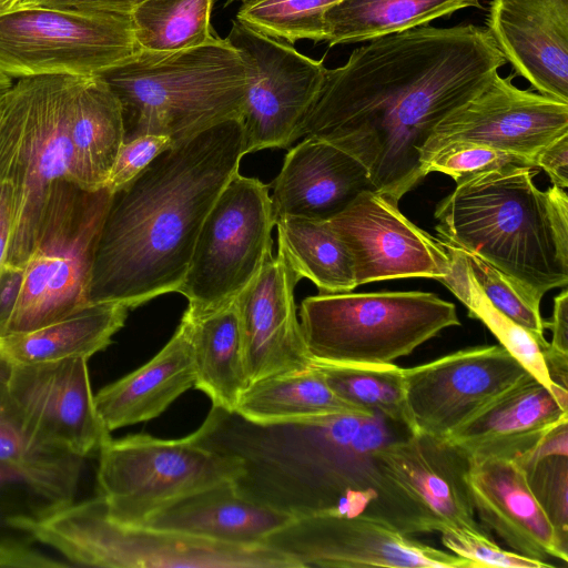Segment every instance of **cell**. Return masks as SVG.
Returning a JSON list of instances; mask_svg holds the SVG:
<instances>
[{"mask_svg": "<svg viewBox=\"0 0 568 568\" xmlns=\"http://www.w3.org/2000/svg\"><path fill=\"white\" fill-rule=\"evenodd\" d=\"M129 310L119 302L89 303L37 328L0 335V355L10 365L89 359L112 343Z\"/></svg>", "mask_w": 568, "mask_h": 568, "instance_id": "cell-29", "label": "cell"}, {"mask_svg": "<svg viewBox=\"0 0 568 568\" xmlns=\"http://www.w3.org/2000/svg\"><path fill=\"white\" fill-rule=\"evenodd\" d=\"M378 412L258 424L212 406L190 434L199 445L242 464L245 496L295 519L369 516L376 497L374 454L393 436Z\"/></svg>", "mask_w": 568, "mask_h": 568, "instance_id": "cell-3", "label": "cell"}, {"mask_svg": "<svg viewBox=\"0 0 568 568\" xmlns=\"http://www.w3.org/2000/svg\"><path fill=\"white\" fill-rule=\"evenodd\" d=\"M440 242L448 256V267L438 282L465 305L469 317L483 322L504 348L538 382L568 405V389L555 384L549 377L541 353L547 345L542 346L532 334L493 306L474 281L464 252L443 240Z\"/></svg>", "mask_w": 568, "mask_h": 568, "instance_id": "cell-34", "label": "cell"}, {"mask_svg": "<svg viewBox=\"0 0 568 568\" xmlns=\"http://www.w3.org/2000/svg\"><path fill=\"white\" fill-rule=\"evenodd\" d=\"M194 384L191 341L181 320L170 341L150 361L101 388L94 404L112 432L156 418Z\"/></svg>", "mask_w": 568, "mask_h": 568, "instance_id": "cell-26", "label": "cell"}, {"mask_svg": "<svg viewBox=\"0 0 568 568\" xmlns=\"http://www.w3.org/2000/svg\"><path fill=\"white\" fill-rule=\"evenodd\" d=\"M12 78L0 72V95L12 84Z\"/></svg>", "mask_w": 568, "mask_h": 568, "instance_id": "cell-52", "label": "cell"}, {"mask_svg": "<svg viewBox=\"0 0 568 568\" xmlns=\"http://www.w3.org/2000/svg\"><path fill=\"white\" fill-rule=\"evenodd\" d=\"M68 135V180L87 192L104 189L125 142V128L119 98L99 75L81 79Z\"/></svg>", "mask_w": 568, "mask_h": 568, "instance_id": "cell-27", "label": "cell"}, {"mask_svg": "<svg viewBox=\"0 0 568 568\" xmlns=\"http://www.w3.org/2000/svg\"><path fill=\"white\" fill-rule=\"evenodd\" d=\"M11 372V365L0 355V383H7Z\"/></svg>", "mask_w": 568, "mask_h": 568, "instance_id": "cell-51", "label": "cell"}, {"mask_svg": "<svg viewBox=\"0 0 568 568\" xmlns=\"http://www.w3.org/2000/svg\"><path fill=\"white\" fill-rule=\"evenodd\" d=\"M21 0H0V13L14 8Z\"/></svg>", "mask_w": 568, "mask_h": 568, "instance_id": "cell-53", "label": "cell"}, {"mask_svg": "<svg viewBox=\"0 0 568 568\" xmlns=\"http://www.w3.org/2000/svg\"><path fill=\"white\" fill-rule=\"evenodd\" d=\"M466 8L483 6L480 0H339L324 13V42L328 47L365 42Z\"/></svg>", "mask_w": 568, "mask_h": 568, "instance_id": "cell-32", "label": "cell"}, {"mask_svg": "<svg viewBox=\"0 0 568 568\" xmlns=\"http://www.w3.org/2000/svg\"><path fill=\"white\" fill-rule=\"evenodd\" d=\"M339 0H254L240 7L235 19L275 40L324 42V13Z\"/></svg>", "mask_w": 568, "mask_h": 568, "instance_id": "cell-37", "label": "cell"}, {"mask_svg": "<svg viewBox=\"0 0 568 568\" xmlns=\"http://www.w3.org/2000/svg\"><path fill=\"white\" fill-rule=\"evenodd\" d=\"M443 545L453 554L473 561L476 568H551L547 561L536 560L515 551L504 550L489 537L467 530L442 532Z\"/></svg>", "mask_w": 568, "mask_h": 568, "instance_id": "cell-42", "label": "cell"}, {"mask_svg": "<svg viewBox=\"0 0 568 568\" xmlns=\"http://www.w3.org/2000/svg\"><path fill=\"white\" fill-rule=\"evenodd\" d=\"M82 78H20L1 95L16 135L18 213L3 266L23 268L49 214L79 187L68 180L69 122Z\"/></svg>", "mask_w": 568, "mask_h": 568, "instance_id": "cell-8", "label": "cell"}, {"mask_svg": "<svg viewBox=\"0 0 568 568\" xmlns=\"http://www.w3.org/2000/svg\"><path fill=\"white\" fill-rule=\"evenodd\" d=\"M234 412L258 424L338 414H372L338 397L315 363L303 371L275 374L251 383L242 393Z\"/></svg>", "mask_w": 568, "mask_h": 568, "instance_id": "cell-31", "label": "cell"}, {"mask_svg": "<svg viewBox=\"0 0 568 568\" xmlns=\"http://www.w3.org/2000/svg\"><path fill=\"white\" fill-rule=\"evenodd\" d=\"M554 455L568 456V420L560 422L549 429L537 446L516 463L526 469L537 460Z\"/></svg>", "mask_w": 568, "mask_h": 568, "instance_id": "cell-48", "label": "cell"}, {"mask_svg": "<svg viewBox=\"0 0 568 568\" xmlns=\"http://www.w3.org/2000/svg\"><path fill=\"white\" fill-rule=\"evenodd\" d=\"M246 71V98L241 115L245 153L288 148L316 101L326 68L323 60L292 44L262 34L237 19L225 38Z\"/></svg>", "mask_w": 568, "mask_h": 568, "instance_id": "cell-14", "label": "cell"}, {"mask_svg": "<svg viewBox=\"0 0 568 568\" xmlns=\"http://www.w3.org/2000/svg\"><path fill=\"white\" fill-rule=\"evenodd\" d=\"M546 328L552 333L550 346L562 354L568 355V292L561 291L554 300L551 321H547Z\"/></svg>", "mask_w": 568, "mask_h": 568, "instance_id": "cell-50", "label": "cell"}, {"mask_svg": "<svg viewBox=\"0 0 568 568\" xmlns=\"http://www.w3.org/2000/svg\"><path fill=\"white\" fill-rule=\"evenodd\" d=\"M528 374L500 344L460 349L404 368L416 433L448 437Z\"/></svg>", "mask_w": 568, "mask_h": 568, "instance_id": "cell-17", "label": "cell"}, {"mask_svg": "<svg viewBox=\"0 0 568 568\" xmlns=\"http://www.w3.org/2000/svg\"><path fill=\"white\" fill-rule=\"evenodd\" d=\"M468 488L480 520L515 551L568 561V550L535 498L525 469L511 459L470 458Z\"/></svg>", "mask_w": 568, "mask_h": 568, "instance_id": "cell-23", "label": "cell"}, {"mask_svg": "<svg viewBox=\"0 0 568 568\" xmlns=\"http://www.w3.org/2000/svg\"><path fill=\"white\" fill-rule=\"evenodd\" d=\"M294 519L226 480L169 505L143 525L226 544L260 545Z\"/></svg>", "mask_w": 568, "mask_h": 568, "instance_id": "cell-25", "label": "cell"}, {"mask_svg": "<svg viewBox=\"0 0 568 568\" xmlns=\"http://www.w3.org/2000/svg\"><path fill=\"white\" fill-rule=\"evenodd\" d=\"M268 185L234 174L207 213L178 293L193 316L233 303L273 253Z\"/></svg>", "mask_w": 568, "mask_h": 568, "instance_id": "cell-11", "label": "cell"}, {"mask_svg": "<svg viewBox=\"0 0 568 568\" xmlns=\"http://www.w3.org/2000/svg\"><path fill=\"white\" fill-rule=\"evenodd\" d=\"M265 544L291 556L302 568H476L466 558L423 544L364 515L297 518Z\"/></svg>", "mask_w": 568, "mask_h": 568, "instance_id": "cell-16", "label": "cell"}, {"mask_svg": "<svg viewBox=\"0 0 568 568\" xmlns=\"http://www.w3.org/2000/svg\"><path fill=\"white\" fill-rule=\"evenodd\" d=\"M83 459L44 439L0 383V463L19 470L50 509L74 501Z\"/></svg>", "mask_w": 568, "mask_h": 568, "instance_id": "cell-28", "label": "cell"}, {"mask_svg": "<svg viewBox=\"0 0 568 568\" xmlns=\"http://www.w3.org/2000/svg\"><path fill=\"white\" fill-rule=\"evenodd\" d=\"M509 165L530 168L524 160L494 148L456 142L433 156L424 166V173H444L457 183L471 175Z\"/></svg>", "mask_w": 568, "mask_h": 568, "instance_id": "cell-40", "label": "cell"}, {"mask_svg": "<svg viewBox=\"0 0 568 568\" xmlns=\"http://www.w3.org/2000/svg\"><path fill=\"white\" fill-rule=\"evenodd\" d=\"M174 144L164 135L145 134L121 146L105 189L113 195L136 178L159 154Z\"/></svg>", "mask_w": 568, "mask_h": 568, "instance_id": "cell-43", "label": "cell"}, {"mask_svg": "<svg viewBox=\"0 0 568 568\" xmlns=\"http://www.w3.org/2000/svg\"><path fill=\"white\" fill-rule=\"evenodd\" d=\"M138 49L126 14L42 7L0 13V72L10 78L100 75Z\"/></svg>", "mask_w": 568, "mask_h": 568, "instance_id": "cell-12", "label": "cell"}, {"mask_svg": "<svg viewBox=\"0 0 568 568\" xmlns=\"http://www.w3.org/2000/svg\"><path fill=\"white\" fill-rule=\"evenodd\" d=\"M99 77L122 104L125 141L153 134L176 144L241 119L247 88L239 52L220 37L179 51L138 49Z\"/></svg>", "mask_w": 568, "mask_h": 568, "instance_id": "cell-5", "label": "cell"}, {"mask_svg": "<svg viewBox=\"0 0 568 568\" xmlns=\"http://www.w3.org/2000/svg\"><path fill=\"white\" fill-rule=\"evenodd\" d=\"M464 255L474 281L490 304L532 334L542 346L548 345L547 321L541 317L540 302L485 260L467 252Z\"/></svg>", "mask_w": 568, "mask_h": 568, "instance_id": "cell-38", "label": "cell"}, {"mask_svg": "<svg viewBox=\"0 0 568 568\" xmlns=\"http://www.w3.org/2000/svg\"><path fill=\"white\" fill-rule=\"evenodd\" d=\"M528 166L485 171L456 183L435 207L442 240L475 254L541 301L568 283V196L545 191Z\"/></svg>", "mask_w": 568, "mask_h": 568, "instance_id": "cell-4", "label": "cell"}, {"mask_svg": "<svg viewBox=\"0 0 568 568\" xmlns=\"http://www.w3.org/2000/svg\"><path fill=\"white\" fill-rule=\"evenodd\" d=\"M507 63L478 26H422L368 40L326 69L297 139L356 158L375 190L399 202L425 178L420 150L434 128Z\"/></svg>", "mask_w": 568, "mask_h": 568, "instance_id": "cell-1", "label": "cell"}, {"mask_svg": "<svg viewBox=\"0 0 568 568\" xmlns=\"http://www.w3.org/2000/svg\"><path fill=\"white\" fill-rule=\"evenodd\" d=\"M18 182L14 131L0 103V271L8 254L18 213Z\"/></svg>", "mask_w": 568, "mask_h": 568, "instance_id": "cell-41", "label": "cell"}, {"mask_svg": "<svg viewBox=\"0 0 568 568\" xmlns=\"http://www.w3.org/2000/svg\"><path fill=\"white\" fill-rule=\"evenodd\" d=\"M6 385L37 432L55 446L85 458L111 437L95 408L87 358L11 365Z\"/></svg>", "mask_w": 568, "mask_h": 568, "instance_id": "cell-19", "label": "cell"}, {"mask_svg": "<svg viewBox=\"0 0 568 568\" xmlns=\"http://www.w3.org/2000/svg\"><path fill=\"white\" fill-rule=\"evenodd\" d=\"M300 280L277 250L235 300L250 384L314 364L297 320L294 288Z\"/></svg>", "mask_w": 568, "mask_h": 568, "instance_id": "cell-20", "label": "cell"}, {"mask_svg": "<svg viewBox=\"0 0 568 568\" xmlns=\"http://www.w3.org/2000/svg\"><path fill=\"white\" fill-rule=\"evenodd\" d=\"M240 119L159 154L112 195L98 237L89 301L130 310L178 292L202 224L245 155Z\"/></svg>", "mask_w": 568, "mask_h": 568, "instance_id": "cell-2", "label": "cell"}, {"mask_svg": "<svg viewBox=\"0 0 568 568\" xmlns=\"http://www.w3.org/2000/svg\"><path fill=\"white\" fill-rule=\"evenodd\" d=\"M567 408L568 405L528 374L446 438L470 458L518 462L549 429L568 420Z\"/></svg>", "mask_w": 568, "mask_h": 568, "instance_id": "cell-24", "label": "cell"}, {"mask_svg": "<svg viewBox=\"0 0 568 568\" xmlns=\"http://www.w3.org/2000/svg\"><path fill=\"white\" fill-rule=\"evenodd\" d=\"M529 487L552 525L562 548L568 550L567 456H548L525 469Z\"/></svg>", "mask_w": 568, "mask_h": 568, "instance_id": "cell-39", "label": "cell"}, {"mask_svg": "<svg viewBox=\"0 0 568 568\" xmlns=\"http://www.w3.org/2000/svg\"><path fill=\"white\" fill-rule=\"evenodd\" d=\"M398 203L368 190L327 221L352 257L357 286L408 277L438 281L447 271L440 240L415 225Z\"/></svg>", "mask_w": 568, "mask_h": 568, "instance_id": "cell-18", "label": "cell"}, {"mask_svg": "<svg viewBox=\"0 0 568 568\" xmlns=\"http://www.w3.org/2000/svg\"><path fill=\"white\" fill-rule=\"evenodd\" d=\"M213 0H144L130 14L139 49L171 52L210 42Z\"/></svg>", "mask_w": 568, "mask_h": 568, "instance_id": "cell-36", "label": "cell"}, {"mask_svg": "<svg viewBox=\"0 0 568 568\" xmlns=\"http://www.w3.org/2000/svg\"><path fill=\"white\" fill-rule=\"evenodd\" d=\"M514 77V72L507 77L496 73L479 93L434 128L420 150L423 173L433 156L456 142L490 146L536 168L537 154L568 133V103L519 89Z\"/></svg>", "mask_w": 568, "mask_h": 568, "instance_id": "cell-15", "label": "cell"}, {"mask_svg": "<svg viewBox=\"0 0 568 568\" xmlns=\"http://www.w3.org/2000/svg\"><path fill=\"white\" fill-rule=\"evenodd\" d=\"M98 455V496L109 516L131 525H143L169 505L242 474L239 458L210 450L190 435L110 437Z\"/></svg>", "mask_w": 568, "mask_h": 568, "instance_id": "cell-10", "label": "cell"}, {"mask_svg": "<svg viewBox=\"0 0 568 568\" xmlns=\"http://www.w3.org/2000/svg\"><path fill=\"white\" fill-rule=\"evenodd\" d=\"M71 564L112 568H302L267 545H234L145 525L124 524L106 513L100 496L10 519Z\"/></svg>", "mask_w": 568, "mask_h": 568, "instance_id": "cell-6", "label": "cell"}, {"mask_svg": "<svg viewBox=\"0 0 568 568\" xmlns=\"http://www.w3.org/2000/svg\"><path fill=\"white\" fill-rule=\"evenodd\" d=\"M33 538L22 531L0 540V567L55 568L68 562L53 559L33 547Z\"/></svg>", "mask_w": 568, "mask_h": 568, "instance_id": "cell-45", "label": "cell"}, {"mask_svg": "<svg viewBox=\"0 0 568 568\" xmlns=\"http://www.w3.org/2000/svg\"><path fill=\"white\" fill-rule=\"evenodd\" d=\"M23 268L2 266L0 271V334L19 298Z\"/></svg>", "mask_w": 568, "mask_h": 568, "instance_id": "cell-49", "label": "cell"}, {"mask_svg": "<svg viewBox=\"0 0 568 568\" xmlns=\"http://www.w3.org/2000/svg\"><path fill=\"white\" fill-rule=\"evenodd\" d=\"M486 30L516 77L568 103V0H491Z\"/></svg>", "mask_w": 568, "mask_h": 568, "instance_id": "cell-21", "label": "cell"}, {"mask_svg": "<svg viewBox=\"0 0 568 568\" xmlns=\"http://www.w3.org/2000/svg\"><path fill=\"white\" fill-rule=\"evenodd\" d=\"M111 199L105 187L82 191L48 219L23 266L18 302L0 335L37 328L90 303L94 251Z\"/></svg>", "mask_w": 568, "mask_h": 568, "instance_id": "cell-13", "label": "cell"}, {"mask_svg": "<svg viewBox=\"0 0 568 568\" xmlns=\"http://www.w3.org/2000/svg\"><path fill=\"white\" fill-rule=\"evenodd\" d=\"M536 168L544 170L552 184L568 187V133L547 144L535 159Z\"/></svg>", "mask_w": 568, "mask_h": 568, "instance_id": "cell-47", "label": "cell"}, {"mask_svg": "<svg viewBox=\"0 0 568 568\" xmlns=\"http://www.w3.org/2000/svg\"><path fill=\"white\" fill-rule=\"evenodd\" d=\"M459 325L454 303L422 291L320 293L300 307L302 337L317 363L389 364Z\"/></svg>", "mask_w": 568, "mask_h": 568, "instance_id": "cell-7", "label": "cell"}, {"mask_svg": "<svg viewBox=\"0 0 568 568\" xmlns=\"http://www.w3.org/2000/svg\"><path fill=\"white\" fill-rule=\"evenodd\" d=\"M144 0H21L16 7H42L130 16Z\"/></svg>", "mask_w": 568, "mask_h": 568, "instance_id": "cell-46", "label": "cell"}, {"mask_svg": "<svg viewBox=\"0 0 568 568\" xmlns=\"http://www.w3.org/2000/svg\"><path fill=\"white\" fill-rule=\"evenodd\" d=\"M277 250L300 276L321 293H346L357 287L352 257L327 221L282 217L275 221Z\"/></svg>", "mask_w": 568, "mask_h": 568, "instance_id": "cell-33", "label": "cell"}, {"mask_svg": "<svg viewBox=\"0 0 568 568\" xmlns=\"http://www.w3.org/2000/svg\"><path fill=\"white\" fill-rule=\"evenodd\" d=\"M251 1H254V0H225V3L224 6L227 7L234 2H241L242 4L244 3H247V2H251Z\"/></svg>", "mask_w": 568, "mask_h": 568, "instance_id": "cell-54", "label": "cell"}, {"mask_svg": "<svg viewBox=\"0 0 568 568\" xmlns=\"http://www.w3.org/2000/svg\"><path fill=\"white\" fill-rule=\"evenodd\" d=\"M376 497L368 517L405 535L487 532L475 519L469 455L447 438L412 433L374 454Z\"/></svg>", "mask_w": 568, "mask_h": 568, "instance_id": "cell-9", "label": "cell"}, {"mask_svg": "<svg viewBox=\"0 0 568 568\" xmlns=\"http://www.w3.org/2000/svg\"><path fill=\"white\" fill-rule=\"evenodd\" d=\"M272 190L275 223L282 217L329 221L375 187L356 158L331 142L305 136L286 153Z\"/></svg>", "mask_w": 568, "mask_h": 568, "instance_id": "cell-22", "label": "cell"}, {"mask_svg": "<svg viewBox=\"0 0 568 568\" xmlns=\"http://www.w3.org/2000/svg\"><path fill=\"white\" fill-rule=\"evenodd\" d=\"M22 494H32L41 499L19 470L10 465L0 463V539L21 531L11 527V518L29 516L19 509V505L14 504V498Z\"/></svg>", "mask_w": 568, "mask_h": 568, "instance_id": "cell-44", "label": "cell"}, {"mask_svg": "<svg viewBox=\"0 0 568 568\" xmlns=\"http://www.w3.org/2000/svg\"><path fill=\"white\" fill-rule=\"evenodd\" d=\"M314 363L338 397L362 410L378 412L410 434L416 433L406 398L404 368L393 363Z\"/></svg>", "mask_w": 568, "mask_h": 568, "instance_id": "cell-35", "label": "cell"}, {"mask_svg": "<svg viewBox=\"0 0 568 568\" xmlns=\"http://www.w3.org/2000/svg\"><path fill=\"white\" fill-rule=\"evenodd\" d=\"M187 327L195 369L194 387L212 406L234 412L250 385L235 301L207 314L181 318Z\"/></svg>", "mask_w": 568, "mask_h": 568, "instance_id": "cell-30", "label": "cell"}]
</instances>
